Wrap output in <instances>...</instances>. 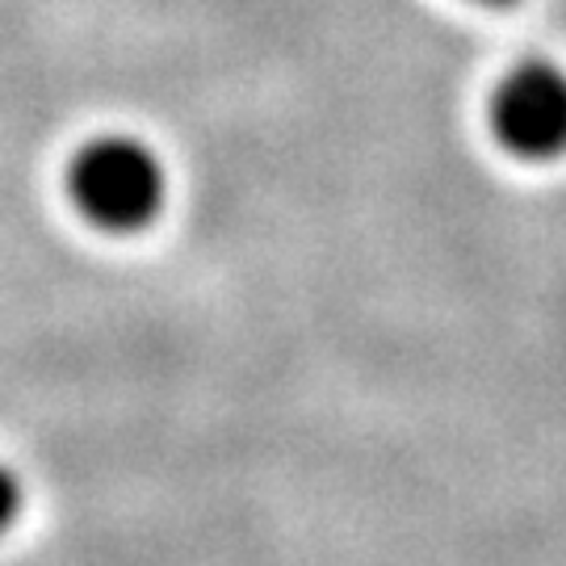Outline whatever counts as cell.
<instances>
[{"label": "cell", "instance_id": "obj_2", "mask_svg": "<svg viewBox=\"0 0 566 566\" xmlns=\"http://www.w3.org/2000/svg\"><path fill=\"white\" fill-rule=\"evenodd\" d=\"M486 118L495 143L516 160L546 164L566 156V72L549 60L507 67L491 93Z\"/></svg>", "mask_w": 566, "mask_h": 566}, {"label": "cell", "instance_id": "obj_3", "mask_svg": "<svg viewBox=\"0 0 566 566\" xmlns=\"http://www.w3.org/2000/svg\"><path fill=\"white\" fill-rule=\"evenodd\" d=\"M21 504H25V491H21V479L0 465V537L21 521Z\"/></svg>", "mask_w": 566, "mask_h": 566}, {"label": "cell", "instance_id": "obj_4", "mask_svg": "<svg viewBox=\"0 0 566 566\" xmlns=\"http://www.w3.org/2000/svg\"><path fill=\"white\" fill-rule=\"evenodd\" d=\"M479 4H491V9H507V4H516V0H479Z\"/></svg>", "mask_w": 566, "mask_h": 566}, {"label": "cell", "instance_id": "obj_1", "mask_svg": "<svg viewBox=\"0 0 566 566\" xmlns=\"http://www.w3.org/2000/svg\"><path fill=\"white\" fill-rule=\"evenodd\" d=\"M67 198L84 223L135 235L160 219L168 198L160 156L135 135H97L67 164Z\"/></svg>", "mask_w": 566, "mask_h": 566}]
</instances>
